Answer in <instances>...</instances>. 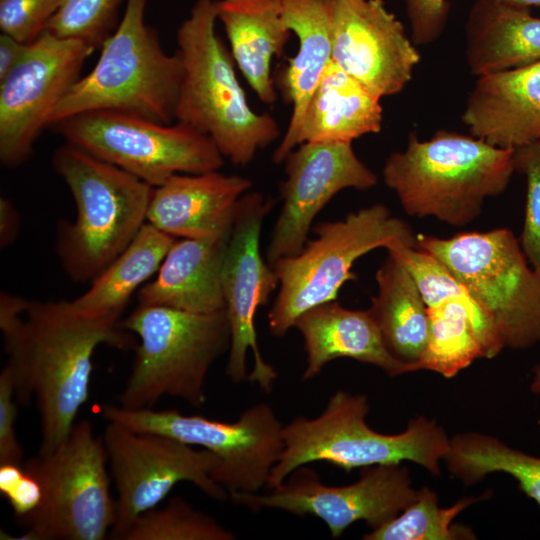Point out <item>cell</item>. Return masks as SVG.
<instances>
[{
	"instance_id": "38",
	"label": "cell",
	"mask_w": 540,
	"mask_h": 540,
	"mask_svg": "<svg viewBox=\"0 0 540 540\" xmlns=\"http://www.w3.org/2000/svg\"><path fill=\"white\" fill-rule=\"evenodd\" d=\"M15 389L8 370L0 374V465H23V448L16 436L17 406Z\"/></svg>"
},
{
	"instance_id": "9",
	"label": "cell",
	"mask_w": 540,
	"mask_h": 540,
	"mask_svg": "<svg viewBox=\"0 0 540 540\" xmlns=\"http://www.w3.org/2000/svg\"><path fill=\"white\" fill-rule=\"evenodd\" d=\"M315 237L293 256L271 266L278 278L277 296L268 312L272 335L283 337L306 310L336 300L343 284L356 279L354 263L377 248L416 246V234L382 203L349 213L344 219L321 222Z\"/></svg>"
},
{
	"instance_id": "30",
	"label": "cell",
	"mask_w": 540,
	"mask_h": 540,
	"mask_svg": "<svg viewBox=\"0 0 540 540\" xmlns=\"http://www.w3.org/2000/svg\"><path fill=\"white\" fill-rule=\"evenodd\" d=\"M443 462L449 473L465 485L479 483L492 473L507 474L540 508L539 456L513 448L492 435L466 431L450 438Z\"/></svg>"
},
{
	"instance_id": "6",
	"label": "cell",
	"mask_w": 540,
	"mask_h": 540,
	"mask_svg": "<svg viewBox=\"0 0 540 540\" xmlns=\"http://www.w3.org/2000/svg\"><path fill=\"white\" fill-rule=\"evenodd\" d=\"M148 0H126L124 14L102 42L93 69L80 77L56 107L50 125L98 111L117 112L161 123L175 121L183 67L167 54L145 22Z\"/></svg>"
},
{
	"instance_id": "28",
	"label": "cell",
	"mask_w": 540,
	"mask_h": 540,
	"mask_svg": "<svg viewBox=\"0 0 540 540\" xmlns=\"http://www.w3.org/2000/svg\"><path fill=\"white\" fill-rule=\"evenodd\" d=\"M377 294L368 308L389 352L418 371L429 338L427 306L402 261L388 253L375 274Z\"/></svg>"
},
{
	"instance_id": "25",
	"label": "cell",
	"mask_w": 540,
	"mask_h": 540,
	"mask_svg": "<svg viewBox=\"0 0 540 540\" xmlns=\"http://www.w3.org/2000/svg\"><path fill=\"white\" fill-rule=\"evenodd\" d=\"M381 98L331 61L305 108L291 151L305 142H351L382 128Z\"/></svg>"
},
{
	"instance_id": "19",
	"label": "cell",
	"mask_w": 540,
	"mask_h": 540,
	"mask_svg": "<svg viewBox=\"0 0 540 540\" xmlns=\"http://www.w3.org/2000/svg\"><path fill=\"white\" fill-rule=\"evenodd\" d=\"M470 135L504 149L540 141V60L478 77L462 113Z\"/></svg>"
},
{
	"instance_id": "42",
	"label": "cell",
	"mask_w": 540,
	"mask_h": 540,
	"mask_svg": "<svg viewBox=\"0 0 540 540\" xmlns=\"http://www.w3.org/2000/svg\"><path fill=\"white\" fill-rule=\"evenodd\" d=\"M510 6L529 9L532 6L540 7V0H491Z\"/></svg>"
},
{
	"instance_id": "22",
	"label": "cell",
	"mask_w": 540,
	"mask_h": 540,
	"mask_svg": "<svg viewBox=\"0 0 540 540\" xmlns=\"http://www.w3.org/2000/svg\"><path fill=\"white\" fill-rule=\"evenodd\" d=\"M231 231L176 239L156 278L138 290V305L202 314L225 310L222 270Z\"/></svg>"
},
{
	"instance_id": "15",
	"label": "cell",
	"mask_w": 540,
	"mask_h": 540,
	"mask_svg": "<svg viewBox=\"0 0 540 540\" xmlns=\"http://www.w3.org/2000/svg\"><path fill=\"white\" fill-rule=\"evenodd\" d=\"M417 493L408 468L402 464L363 468L357 481L342 486L324 484L317 472L304 465L268 493H234L228 498L254 511L278 509L315 516L336 539L358 521L370 530L386 524L407 508Z\"/></svg>"
},
{
	"instance_id": "10",
	"label": "cell",
	"mask_w": 540,
	"mask_h": 540,
	"mask_svg": "<svg viewBox=\"0 0 540 540\" xmlns=\"http://www.w3.org/2000/svg\"><path fill=\"white\" fill-rule=\"evenodd\" d=\"M103 438L88 420L75 423L54 450L28 459L23 467L42 488V500L18 519L25 532L15 539L103 540L116 518Z\"/></svg>"
},
{
	"instance_id": "40",
	"label": "cell",
	"mask_w": 540,
	"mask_h": 540,
	"mask_svg": "<svg viewBox=\"0 0 540 540\" xmlns=\"http://www.w3.org/2000/svg\"><path fill=\"white\" fill-rule=\"evenodd\" d=\"M29 44L22 43L11 36L0 35V80H2L22 60Z\"/></svg>"
},
{
	"instance_id": "16",
	"label": "cell",
	"mask_w": 540,
	"mask_h": 540,
	"mask_svg": "<svg viewBox=\"0 0 540 540\" xmlns=\"http://www.w3.org/2000/svg\"><path fill=\"white\" fill-rule=\"evenodd\" d=\"M95 47L49 31L29 44L22 60L0 80V160L25 162Z\"/></svg>"
},
{
	"instance_id": "32",
	"label": "cell",
	"mask_w": 540,
	"mask_h": 540,
	"mask_svg": "<svg viewBox=\"0 0 540 540\" xmlns=\"http://www.w3.org/2000/svg\"><path fill=\"white\" fill-rule=\"evenodd\" d=\"M235 535L184 498L172 497L160 508L139 515L123 540H233Z\"/></svg>"
},
{
	"instance_id": "4",
	"label": "cell",
	"mask_w": 540,
	"mask_h": 540,
	"mask_svg": "<svg viewBox=\"0 0 540 540\" xmlns=\"http://www.w3.org/2000/svg\"><path fill=\"white\" fill-rule=\"evenodd\" d=\"M369 408L366 395L339 390L317 417L298 416L284 425L283 451L267 486H279L295 469L320 461L346 472L413 462L431 475L441 474L451 437L440 424L420 415L402 432L385 434L368 425Z\"/></svg>"
},
{
	"instance_id": "20",
	"label": "cell",
	"mask_w": 540,
	"mask_h": 540,
	"mask_svg": "<svg viewBox=\"0 0 540 540\" xmlns=\"http://www.w3.org/2000/svg\"><path fill=\"white\" fill-rule=\"evenodd\" d=\"M253 183L217 171L174 174L154 187L147 222L179 238H202L232 229L237 204Z\"/></svg>"
},
{
	"instance_id": "36",
	"label": "cell",
	"mask_w": 540,
	"mask_h": 540,
	"mask_svg": "<svg viewBox=\"0 0 540 540\" xmlns=\"http://www.w3.org/2000/svg\"><path fill=\"white\" fill-rule=\"evenodd\" d=\"M0 492L8 500L17 519L34 511L42 500L39 482L23 465H0Z\"/></svg>"
},
{
	"instance_id": "5",
	"label": "cell",
	"mask_w": 540,
	"mask_h": 540,
	"mask_svg": "<svg viewBox=\"0 0 540 540\" xmlns=\"http://www.w3.org/2000/svg\"><path fill=\"white\" fill-rule=\"evenodd\" d=\"M52 163L76 208L73 221L58 224L57 254L73 281L92 282L147 222L154 187L69 143Z\"/></svg>"
},
{
	"instance_id": "13",
	"label": "cell",
	"mask_w": 540,
	"mask_h": 540,
	"mask_svg": "<svg viewBox=\"0 0 540 540\" xmlns=\"http://www.w3.org/2000/svg\"><path fill=\"white\" fill-rule=\"evenodd\" d=\"M103 441L117 491L111 539L123 540L136 518L157 507L180 482L193 484L212 499L228 498L213 479L220 459L209 450L112 421H107Z\"/></svg>"
},
{
	"instance_id": "31",
	"label": "cell",
	"mask_w": 540,
	"mask_h": 540,
	"mask_svg": "<svg viewBox=\"0 0 540 540\" xmlns=\"http://www.w3.org/2000/svg\"><path fill=\"white\" fill-rule=\"evenodd\" d=\"M492 496L491 491L462 497L449 507H440L438 495L429 487L418 489L416 499L398 516L363 535L364 540H473L471 527L454 523L471 505Z\"/></svg>"
},
{
	"instance_id": "39",
	"label": "cell",
	"mask_w": 540,
	"mask_h": 540,
	"mask_svg": "<svg viewBox=\"0 0 540 540\" xmlns=\"http://www.w3.org/2000/svg\"><path fill=\"white\" fill-rule=\"evenodd\" d=\"M20 231V215L6 197L0 198V246L9 247L17 238Z\"/></svg>"
},
{
	"instance_id": "8",
	"label": "cell",
	"mask_w": 540,
	"mask_h": 540,
	"mask_svg": "<svg viewBox=\"0 0 540 540\" xmlns=\"http://www.w3.org/2000/svg\"><path fill=\"white\" fill-rule=\"evenodd\" d=\"M416 247L438 259L491 319L505 348L540 343V274L507 228L452 237L417 234Z\"/></svg>"
},
{
	"instance_id": "41",
	"label": "cell",
	"mask_w": 540,
	"mask_h": 540,
	"mask_svg": "<svg viewBox=\"0 0 540 540\" xmlns=\"http://www.w3.org/2000/svg\"><path fill=\"white\" fill-rule=\"evenodd\" d=\"M529 388L533 394L540 395V358L532 368Z\"/></svg>"
},
{
	"instance_id": "23",
	"label": "cell",
	"mask_w": 540,
	"mask_h": 540,
	"mask_svg": "<svg viewBox=\"0 0 540 540\" xmlns=\"http://www.w3.org/2000/svg\"><path fill=\"white\" fill-rule=\"evenodd\" d=\"M336 0H282L286 27L298 39L296 55L283 73L281 88L292 114L287 130L273 153L281 163L291 152V142L305 108L322 74L332 61V32Z\"/></svg>"
},
{
	"instance_id": "24",
	"label": "cell",
	"mask_w": 540,
	"mask_h": 540,
	"mask_svg": "<svg viewBox=\"0 0 540 540\" xmlns=\"http://www.w3.org/2000/svg\"><path fill=\"white\" fill-rule=\"evenodd\" d=\"M217 20L249 86L263 103H274L271 64L291 35L283 20L282 0H217Z\"/></svg>"
},
{
	"instance_id": "26",
	"label": "cell",
	"mask_w": 540,
	"mask_h": 540,
	"mask_svg": "<svg viewBox=\"0 0 540 540\" xmlns=\"http://www.w3.org/2000/svg\"><path fill=\"white\" fill-rule=\"evenodd\" d=\"M465 35L467 64L477 77L540 60V18L529 9L476 0Z\"/></svg>"
},
{
	"instance_id": "12",
	"label": "cell",
	"mask_w": 540,
	"mask_h": 540,
	"mask_svg": "<svg viewBox=\"0 0 540 540\" xmlns=\"http://www.w3.org/2000/svg\"><path fill=\"white\" fill-rule=\"evenodd\" d=\"M66 143L115 165L152 187L174 174L219 170L224 157L206 135L180 122L89 112L54 125Z\"/></svg>"
},
{
	"instance_id": "18",
	"label": "cell",
	"mask_w": 540,
	"mask_h": 540,
	"mask_svg": "<svg viewBox=\"0 0 540 540\" xmlns=\"http://www.w3.org/2000/svg\"><path fill=\"white\" fill-rule=\"evenodd\" d=\"M382 0H336L332 61L378 97L401 92L420 55Z\"/></svg>"
},
{
	"instance_id": "21",
	"label": "cell",
	"mask_w": 540,
	"mask_h": 540,
	"mask_svg": "<svg viewBox=\"0 0 540 540\" xmlns=\"http://www.w3.org/2000/svg\"><path fill=\"white\" fill-rule=\"evenodd\" d=\"M294 328L303 338L306 353L302 380L318 376L325 365L338 358L373 365L389 377L414 372L389 352L369 309H349L336 300L329 301L303 312Z\"/></svg>"
},
{
	"instance_id": "14",
	"label": "cell",
	"mask_w": 540,
	"mask_h": 540,
	"mask_svg": "<svg viewBox=\"0 0 540 540\" xmlns=\"http://www.w3.org/2000/svg\"><path fill=\"white\" fill-rule=\"evenodd\" d=\"M273 202L259 192L245 193L235 212L222 270V287L231 342L226 373L239 384L246 379L271 392L277 372L258 346L255 317L268 303L279 282L260 251L263 221Z\"/></svg>"
},
{
	"instance_id": "35",
	"label": "cell",
	"mask_w": 540,
	"mask_h": 540,
	"mask_svg": "<svg viewBox=\"0 0 540 540\" xmlns=\"http://www.w3.org/2000/svg\"><path fill=\"white\" fill-rule=\"evenodd\" d=\"M59 5L60 0H0V29L30 44L45 32Z\"/></svg>"
},
{
	"instance_id": "27",
	"label": "cell",
	"mask_w": 540,
	"mask_h": 540,
	"mask_svg": "<svg viewBox=\"0 0 540 540\" xmlns=\"http://www.w3.org/2000/svg\"><path fill=\"white\" fill-rule=\"evenodd\" d=\"M429 338L418 370L455 377L480 358L505 349L491 319L472 296L451 298L427 307Z\"/></svg>"
},
{
	"instance_id": "43",
	"label": "cell",
	"mask_w": 540,
	"mask_h": 540,
	"mask_svg": "<svg viewBox=\"0 0 540 540\" xmlns=\"http://www.w3.org/2000/svg\"><path fill=\"white\" fill-rule=\"evenodd\" d=\"M539 144H540V141H539Z\"/></svg>"
},
{
	"instance_id": "34",
	"label": "cell",
	"mask_w": 540,
	"mask_h": 540,
	"mask_svg": "<svg viewBox=\"0 0 540 540\" xmlns=\"http://www.w3.org/2000/svg\"><path fill=\"white\" fill-rule=\"evenodd\" d=\"M515 169L526 178L527 195L521 248L531 265L540 274V144L518 148L514 152Z\"/></svg>"
},
{
	"instance_id": "1",
	"label": "cell",
	"mask_w": 540,
	"mask_h": 540,
	"mask_svg": "<svg viewBox=\"0 0 540 540\" xmlns=\"http://www.w3.org/2000/svg\"><path fill=\"white\" fill-rule=\"evenodd\" d=\"M119 318L83 313L71 301L28 300L2 292L0 329L15 397L36 401L40 452L60 445L88 401L93 355L100 345L127 350L134 345Z\"/></svg>"
},
{
	"instance_id": "7",
	"label": "cell",
	"mask_w": 540,
	"mask_h": 540,
	"mask_svg": "<svg viewBox=\"0 0 540 540\" xmlns=\"http://www.w3.org/2000/svg\"><path fill=\"white\" fill-rule=\"evenodd\" d=\"M119 324L139 338L119 406L151 409L165 396L194 407L206 402L208 372L230 348L226 310L202 314L138 305Z\"/></svg>"
},
{
	"instance_id": "11",
	"label": "cell",
	"mask_w": 540,
	"mask_h": 540,
	"mask_svg": "<svg viewBox=\"0 0 540 540\" xmlns=\"http://www.w3.org/2000/svg\"><path fill=\"white\" fill-rule=\"evenodd\" d=\"M99 412L106 421L211 451L220 459L213 479L228 492V497L234 493H257L267 485L284 446V425L268 403L249 407L234 422L183 414L175 409L131 410L111 404L99 406Z\"/></svg>"
},
{
	"instance_id": "2",
	"label": "cell",
	"mask_w": 540,
	"mask_h": 540,
	"mask_svg": "<svg viewBox=\"0 0 540 540\" xmlns=\"http://www.w3.org/2000/svg\"><path fill=\"white\" fill-rule=\"evenodd\" d=\"M514 152L455 131L438 130L427 140L412 132L406 147L386 159L382 177L408 215L463 227L481 215L487 198L506 190Z\"/></svg>"
},
{
	"instance_id": "37",
	"label": "cell",
	"mask_w": 540,
	"mask_h": 540,
	"mask_svg": "<svg viewBox=\"0 0 540 540\" xmlns=\"http://www.w3.org/2000/svg\"><path fill=\"white\" fill-rule=\"evenodd\" d=\"M415 45H428L443 33L449 16L448 0H405Z\"/></svg>"
},
{
	"instance_id": "33",
	"label": "cell",
	"mask_w": 540,
	"mask_h": 540,
	"mask_svg": "<svg viewBox=\"0 0 540 540\" xmlns=\"http://www.w3.org/2000/svg\"><path fill=\"white\" fill-rule=\"evenodd\" d=\"M123 1L126 0H60L46 30L60 38L80 40L96 48L116 28Z\"/></svg>"
},
{
	"instance_id": "29",
	"label": "cell",
	"mask_w": 540,
	"mask_h": 540,
	"mask_svg": "<svg viewBox=\"0 0 540 540\" xmlns=\"http://www.w3.org/2000/svg\"><path fill=\"white\" fill-rule=\"evenodd\" d=\"M176 238L146 222L131 243L72 300L79 311L119 318L131 295L160 268Z\"/></svg>"
},
{
	"instance_id": "3",
	"label": "cell",
	"mask_w": 540,
	"mask_h": 540,
	"mask_svg": "<svg viewBox=\"0 0 540 540\" xmlns=\"http://www.w3.org/2000/svg\"><path fill=\"white\" fill-rule=\"evenodd\" d=\"M216 22L217 0H195L178 28L183 75L175 122L208 136L224 158L245 166L281 132L271 115L248 104Z\"/></svg>"
},
{
	"instance_id": "17",
	"label": "cell",
	"mask_w": 540,
	"mask_h": 540,
	"mask_svg": "<svg viewBox=\"0 0 540 540\" xmlns=\"http://www.w3.org/2000/svg\"><path fill=\"white\" fill-rule=\"evenodd\" d=\"M284 162L283 204L266 250L270 265L302 250L315 217L337 193L348 188L368 190L378 182L351 142H305Z\"/></svg>"
}]
</instances>
